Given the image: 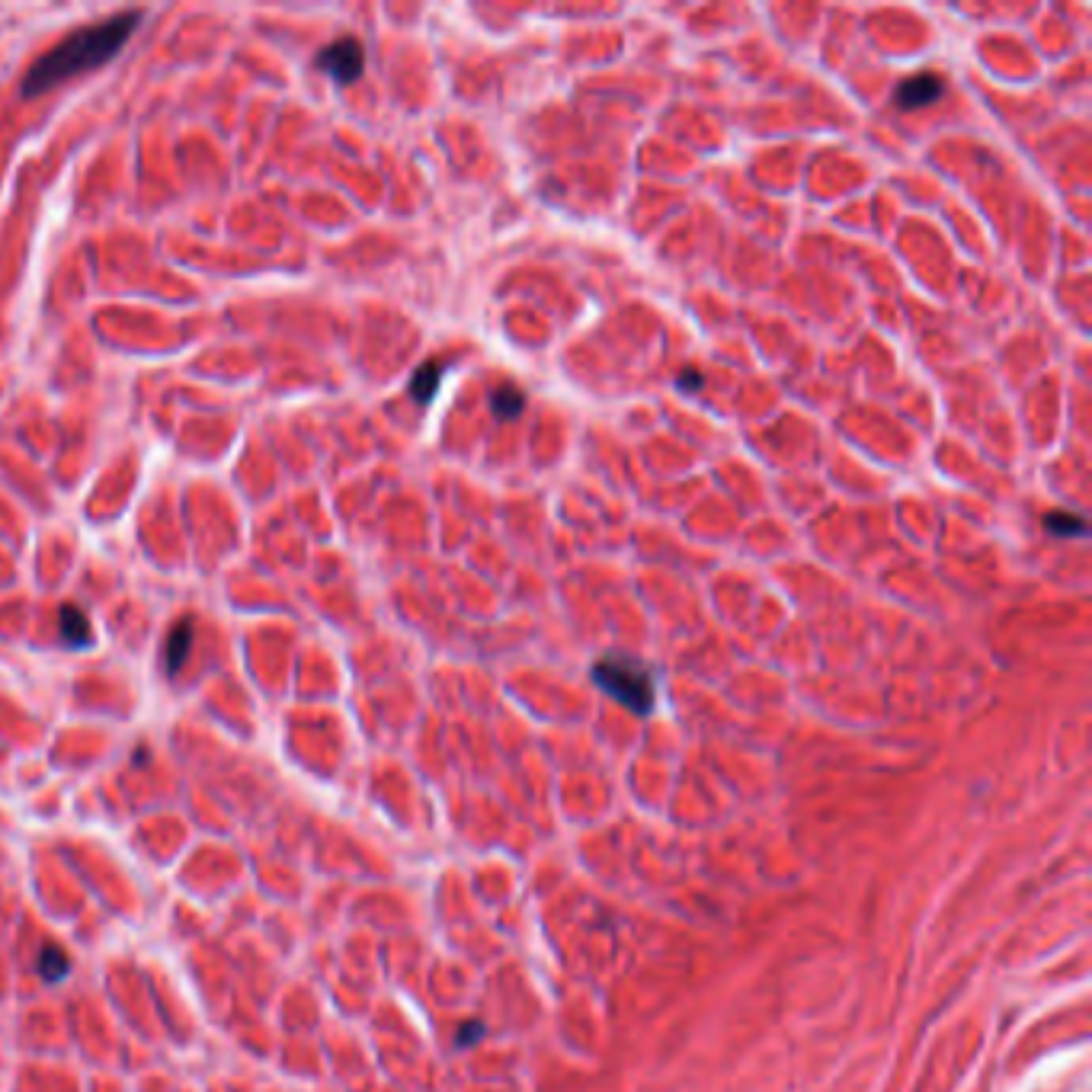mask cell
I'll return each instance as SVG.
<instances>
[{"mask_svg": "<svg viewBox=\"0 0 1092 1092\" xmlns=\"http://www.w3.org/2000/svg\"><path fill=\"white\" fill-rule=\"evenodd\" d=\"M142 10H125L115 13L109 20H99L93 26H83L77 32H71L68 39H61L55 48L32 64L23 77V96H39L45 90L58 87L68 77L93 71L99 64H106L109 58H115V52L128 42V36L135 32V26L142 23Z\"/></svg>", "mask_w": 1092, "mask_h": 1092, "instance_id": "6da1fadb", "label": "cell"}, {"mask_svg": "<svg viewBox=\"0 0 1092 1092\" xmlns=\"http://www.w3.org/2000/svg\"><path fill=\"white\" fill-rule=\"evenodd\" d=\"M593 679L606 696L621 702L634 715H650L653 709V679L647 669L621 653H606L593 666Z\"/></svg>", "mask_w": 1092, "mask_h": 1092, "instance_id": "7a4b0ae2", "label": "cell"}, {"mask_svg": "<svg viewBox=\"0 0 1092 1092\" xmlns=\"http://www.w3.org/2000/svg\"><path fill=\"white\" fill-rule=\"evenodd\" d=\"M317 68L327 71L337 83H352L359 80L365 71V48L356 36H340L330 45L321 48L317 55Z\"/></svg>", "mask_w": 1092, "mask_h": 1092, "instance_id": "3957f363", "label": "cell"}, {"mask_svg": "<svg viewBox=\"0 0 1092 1092\" xmlns=\"http://www.w3.org/2000/svg\"><path fill=\"white\" fill-rule=\"evenodd\" d=\"M942 90H945V83L938 74H929V71L926 74H913V77H906V80L897 83L894 103L900 109H922V106L935 103V99L942 96Z\"/></svg>", "mask_w": 1092, "mask_h": 1092, "instance_id": "277c9868", "label": "cell"}, {"mask_svg": "<svg viewBox=\"0 0 1092 1092\" xmlns=\"http://www.w3.org/2000/svg\"><path fill=\"white\" fill-rule=\"evenodd\" d=\"M193 637H196V621L193 618H180L177 625L171 628V634H167V644H164V673L167 676H177L183 663H187L190 650H193Z\"/></svg>", "mask_w": 1092, "mask_h": 1092, "instance_id": "5b68a950", "label": "cell"}, {"mask_svg": "<svg viewBox=\"0 0 1092 1092\" xmlns=\"http://www.w3.org/2000/svg\"><path fill=\"white\" fill-rule=\"evenodd\" d=\"M58 634H61V641L68 644V647H87L93 641L87 612L71 606V602H64V606L58 609Z\"/></svg>", "mask_w": 1092, "mask_h": 1092, "instance_id": "8992f818", "label": "cell"}, {"mask_svg": "<svg viewBox=\"0 0 1092 1092\" xmlns=\"http://www.w3.org/2000/svg\"><path fill=\"white\" fill-rule=\"evenodd\" d=\"M446 368H449V362H436V359H430V362H424V365L417 368L414 378H411V397L417 400V404L427 407L430 400L436 397V391H440V381L446 375Z\"/></svg>", "mask_w": 1092, "mask_h": 1092, "instance_id": "52a82bcc", "label": "cell"}, {"mask_svg": "<svg viewBox=\"0 0 1092 1092\" xmlns=\"http://www.w3.org/2000/svg\"><path fill=\"white\" fill-rule=\"evenodd\" d=\"M68 971H71V958H68V951H64L61 945L48 942V945L39 951V974H42V978H45L48 984L64 981V978H68Z\"/></svg>", "mask_w": 1092, "mask_h": 1092, "instance_id": "ba28073f", "label": "cell"}, {"mask_svg": "<svg viewBox=\"0 0 1092 1092\" xmlns=\"http://www.w3.org/2000/svg\"><path fill=\"white\" fill-rule=\"evenodd\" d=\"M523 407H526V394L513 388V384H500V388L491 391V411L500 420H516L523 414Z\"/></svg>", "mask_w": 1092, "mask_h": 1092, "instance_id": "9c48e42d", "label": "cell"}, {"mask_svg": "<svg viewBox=\"0 0 1092 1092\" xmlns=\"http://www.w3.org/2000/svg\"><path fill=\"white\" fill-rule=\"evenodd\" d=\"M1045 529L1051 535H1057V539H1077V535L1086 532V523L1077 516V513H1067V510H1054L1045 516Z\"/></svg>", "mask_w": 1092, "mask_h": 1092, "instance_id": "30bf717a", "label": "cell"}, {"mask_svg": "<svg viewBox=\"0 0 1092 1092\" xmlns=\"http://www.w3.org/2000/svg\"><path fill=\"white\" fill-rule=\"evenodd\" d=\"M676 381L682 384L686 391H699V388H702V375L696 372V368H689V372H679V378H676Z\"/></svg>", "mask_w": 1092, "mask_h": 1092, "instance_id": "8fae6325", "label": "cell"}]
</instances>
